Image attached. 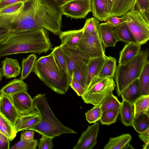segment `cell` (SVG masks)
Here are the masks:
<instances>
[{"instance_id": "49", "label": "cell", "mask_w": 149, "mask_h": 149, "mask_svg": "<svg viewBox=\"0 0 149 149\" xmlns=\"http://www.w3.org/2000/svg\"><path fill=\"white\" fill-rule=\"evenodd\" d=\"M34 136L33 131H26L24 132H22L21 134L20 140L25 141H31L33 139Z\"/></svg>"}, {"instance_id": "22", "label": "cell", "mask_w": 149, "mask_h": 149, "mask_svg": "<svg viewBox=\"0 0 149 149\" xmlns=\"http://www.w3.org/2000/svg\"><path fill=\"white\" fill-rule=\"evenodd\" d=\"M87 63L82 60H77L76 63L73 75L85 90L88 76Z\"/></svg>"}, {"instance_id": "54", "label": "cell", "mask_w": 149, "mask_h": 149, "mask_svg": "<svg viewBox=\"0 0 149 149\" xmlns=\"http://www.w3.org/2000/svg\"><path fill=\"white\" fill-rule=\"evenodd\" d=\"M3 75L2 69H0V81L2 80Z\"/></svg>"}, {"instance_id": "42", "label": "cell", "mask_w": 149, "mask_h": 149, "mask_svg": "<svg viewBox=\"0 0 149 149\" xmlns=\"http://www.w3.org/2000/svg\"><path fill=\"white\" fill-rule=\"evenodd\" d=\"M17 15H0V28L8 30L11 32H12V24Z\"/></svg>"}, {"instance_id": "1", "label": "cell", "mask_w": 149, "mask_h": 149, "mask_svg": "<svg viewBox=\"0 0 149 149\" xmlns=\"http://www.w3.org/2000/svg\"><path fill=\"white\" fill-rule=\"evenodd\" d=\"M58 0H33L19 13L12 24V32L44 28L59 36L62 16Z\"/></svg>"}, {"instance_id": "30", "label": "cell", "mask_w": 149, "mask_h": 149, "mask_svg": "<svg viewBox=\"0 0 149 149\" xmlns=\"http://www.w3.org/2000/svg\"><path fill=\"white\" fill-rule=\"evenodd\" d=\"M134 116L143 113L149 114V95H141L133 103Z\"/></svg>"}, {"instance_id": "9", "label": "cell", "mask_w": 149, "mask_h": 149, "mask_svg": "<svg viewBox=\"0 0 149 149\" xmlns=\"http://www.w3.org/2000/svg\"><path fill=\"white\" fill-rule=\"evenodd\" d=\"M60 8L62 15L67 17L84 18L91 12V0H65Z\"/></svg>"}, {"instance_id": "14", "label": "cell", "mask_w": 149, "mask_h": 149, "mask_svg": "<svg viewBox=\"0 0 149 149\" xmlns=\"http://www.w3.org/2000/svg\"><path fill=\"white\" fill-rule=\"evenodd\" d=\"M14 104L20 115L27 114L34 109L33 99L27 91L12 95Z\"/></svg>"}, {"instance_id": "34", "label": "cell", "mask_w": 149, "mask_h": 149, "mask_svg": "<svg viewBox=\"0 0 149 149\" xmlns=\"http://www.w3.org/2000/svg\"><path fill=\"white\" fill-rule=\"evenodd\" d=\"M0 133L6 136L10 141L15 138L17 133L10 123L0 113Z\"/></svg>"}, {"instance_id": "28", "label": "cell", "mask_w": 149, "mask_h": 149, "mask_svg": "<svg viewBox=\"0 0 149 149\" xmlns=\"http://www.w3.org/2000/svg\"><path fill=\"white\" fill-rule=\"evenodd\" d=\"M141 95H149V61L145 62L138 79Z\"/></svg>"}, {"instance_id": "51", "label": "cell", "mask_w": 149, "mask_h": 149, "mask_svg": "<svg viewBox=\"0 0 149 149\" xmlns=\"http://www.w3.org/2000/svg\"><path fill=\"white\" fill-rule=\"evenodd\" d=\"M10 33L8 30L0 28V43L7 38Z\"/></svg>"}, {"instance_id": "4", "label": "cell", "mask_w": 149, "mask_h": 149, "mask_svg": "<svg viewBox=\"0 0 149 149\" xmlns=\"http://www.w3.org/2000/svg\"><path fill=\"white\" fill-rule=\"evenodd\" d=\"M32 71L47 86L57 93L65 94L70 82L55 59L49 63L42 65L36 61Z\"/></svg>"}, {"instance_id": "40", "label": "cell", "mask_w": 149, "mask_h": 149, "mask_svg": "<svg viewBox=\"0 0 149 149\" xmlns=\"http://www.w3.org/2000/svg\"><path fill=\"white\" fill-rule=\"evenodd\" d=\"M102 112L100 106H95L85 113L86 120L90 124L96 122L100 119Z\"/></svg>"}, {"instance_id": "7", "label": "cell", "mask_w": 149, "mask_h": 149, "mask_svg": "<svg viewBox=\"0 0 149 149\" xmlns=\"http://www.w3.org/2000/svg\"><path fill=\"white\" fill-rule=\"evenodd\" d=\"M125 15L128 28L137 43L141 45L146 43L149 39V24L137 10H131Z\"/></svg>"}, {"instance_id": "21", "label": "cell", "mask_w": 149, "mask_h": 149, "mask_svg": "<svg viewBox=\"0 0 149 149\" xmlns=\"http://www.w3.org/2000/svg\"><path fill=\"white\" fill-rule=\"evenodd\" d=\"M28 85L23 80L14 79L10 81L0 90V93L13 95L18 93L27 91Z\"/></svg>"}, {"instance_id": "43", "label": "cell", "mask_w": 149, "mask_h": 149, "mask_svg": "<svg viewBox=\"0 0 149 149\" xmlns=\"http://www.w3.org/2000/svg\"><path fill=\"white\" fill-rule=\"evenodd\" d=\"M128 17L126 15L122 16L121 17H118L116 16H111L106 20L111 26L113 28L127 21Z\"/></svg>"}, {"instance_id": "13", "label": "cell", "mask_w": 149, "mask_h": 149, "mask_svg": "<svg viewBox=\"0 0 149 149\" xmlns=\"http://www.w3.org/2000/svg\"><path fill=\"white\" fill-rule=\"evenodd\" d=\"M59 46L66 59L72 78L77 61L79 59L82 60L88 63L90 58L81 52L77 47H70L61 44Z\"/></svg>"}, {"instance_id": "48", "label": "cell", "mask_w": 149, "mask_h": 149, "mask_svg": "<svg viewBox=\"0 0 149 149\" xmlns=\"http://www.w3.org/2000/svg\"><path fill=\"white\" fill-rule=\"evenodd\" d=\"M10 142L8 138L0 133V149H9Z\"/></svg>"}, {"instance_id": "2", "label": "cell", "mask_w": 149, "mask_h": 149, "mask_svg": "<svg viewBox=\"0 0 149 149\" xmlns=\"http://www.w3.org/2000/svg\"><path fill=\"white\" fill-rule=\"evenodd\" d=\"M52 46L49 31L45 29L12 32L0 43V57L19 53H33L40 54L52 50Z\"/></svg>"}, {"instance_id": "24", "label": "cell", "mask_w": 149, "mask_h": 149, "mask_svg": "<svg viewBox=\"0 0 149 149\" xmlns=\"http://www.w3.org/2000/svg\"><path fill=\"white\" fill-rule=\"evenodd\" d=\"M114 32L118 41L126 43H138L130 31L126 22L114 28Z\"/></svg>"}, {"instance_id": "17", "label": "cell", "mask_w": 149, "mask_h": 149, "mask_svg": "<svg viewBox=\"0 0 149 149\" xmlns=\"http://www.w3.org/2000/svg\"><path fill=\"white\" fill-rule=\"evenodd\" d=\"M83 28L77 30L62 31L59 35L61 45L70 47H76L83 35Z\"/></svg>"}, {"instance_id": "15", "label": "cell", "mask_w": 149, "mask_h": 149, "mask_svg": "<svg viewBox=\"0 0 149 149\" xmlns=\"http://www.w3.org/2000/svg\"><path fill=\"white\" fill-rule=\"evenodd\" d=\"M40 120V117L38 112L34 109L27 114L20 115L14 128L17 133L27 130L38 124Z\"/></svg>"}, {"instance_id": "35", "label": "cell", "mask_w": 149, "mask_h": 149, "mask_svg": "<svg viewBox=\"0 0 149 149\" xmlns=\"http://www.w3.org/2000/svg\"><path fill=\"white\" fill-rule=\"evenodd\" d=\"M120 108H116L102 112L100 119L102 125H109L115 123L120 113Z\"/></svg>"}, {"instance_id": "10", "label": "cell", "mask_w": 149, "mask_h": 149, "mask_svg": "<svg viewBox=\"0 0 149 149\" xmlns=\"http://www.w3.org/2000/svg\"><path fill=\"white\" fill-rule=\"evenodd\" d=\"M105 11L109 17H119L132 10L135 0H102Z\"/></svg>"}, {"instance_id": "45", "label": "cell", "mask_w": 149, "mask_h": 149, "mask_svg": "<svg viewBox=\"0 0 149 149\" xmlns=\"http://www.w3.org/2000/svg\"><path fill=\"white\" fill-rule=\"evenodd\" d=\"M69 86L75 92L77 95L81 96L84 93L85 89L76 80L73 75L71 78Z\"/></svg>"}, {"instance_id": "16", "label": "cell", "mask_w": 149, "mask_h": 149, "mask_svg": "<svg viewBox=\"0 0 149 149\" xmlns=\"http://www.w3.org/2000/svg\"><path fill=\"white\" fill-rule=\"evenodd\" d=\"M99 33L104 49L108 47H115L118 41L114 32V28L107 22L100 24Z\"/></svg>"}, {"instance_id": "41", "label": "cell", "mask_w": 149, "mask_h": 149, "mask_svg": "<svg viewBox=\"0 0 149 149\" xmlns=\"http://www.w3.org/2000/svg\"><path fill=\"white\" fill-rule=\"evenodd\" d=\"M38 145V141L36 139L25 141L20 140L16 143L13 145L10 149H36Z\"/></svg>"}, {"instance_id": "20", "label": "cell", "mask_w": 149, "mask_h": 149, "mask_svg": "<svg viewBox=\"0 0 149 149\" xmlns=\"http://www.w3.org/2000/svg\"><path fill=\"white\" fill-rule=\"evenodd\" d=\"M106 57L107 56H106L90 58L87 63L88 76L86 88L93 77L95 76H97L100 72Z\"/></svg>"}, {"instance_id": "46", "label": "cell", "mask_w": 149, "mask_h": 149, "mask_svg": "<svg viewBox=\"0 0 149 149\" xmlns=\"http://www.w3.org/2000/svg\"><path fill=\"white\" fill-rule=\"evenodd\" d=\"M33 0H0V9L10 4L23 2L24 3L32 2Z\"/></svg>"}, {"instance_id": "44", "label": "cell", "mask_w": 149, "mask_h": 149, "mask_svg": "<svg viewBox=\"0 0 149 149\" xmlns=\"http://www.w3.org/2000/svg\"><path fill=\"white\" fill-rule=\"evenodd\" d=\"M53 139L52 138L42 136L38 144V149H52L54 147Z\"/></svg>"}, {"instance_id": "25", "label": "cell", "mask_w": 149, "mask_h": 149, "mask_svg": "<svg viewBox=\"0 0 149 149\" xmlns=\"http://www.w3.org/2000/svg\"><path fill=\"white\" fill-rule=\"evenodd\" d=\"M133 104L127 101L123 100L120 108L121 120L125 126L128 127L132 125L134 117Z\"/></svg>"}, {"instance_id": "39", "label": "cell", "mask_w": 149, "mask_h": 149, "mask_svg": "<svg viewBox=\"0 0 149 149\" xmlns=\"http://www.w3.org/2000/svg\"><path fill=\"white\" fill-rule=\"evenodd\" d=\"M99 22L97 19L93 17L87 19L83 27L84 31L95 35H99Z\"/></svg>"}, {"instance_id": "33", "label": "cell", "mask_w": 149, "mask_h": 149, "mask_svg": "<svg viewBox=\"0 0 149 149\" xmlns=\"http://www.w3.org/2000/svg\"><path fill=\"white\" fill-rule=\"evenodd\" d=\"M132 126L139 133L145 131L149 128V114L143 113L134 116Z\"/></svg>"}, {"instance_id": "3", "label": "cell", "mask_w": 149, "mask_h": 149, "mask_svg": "<svg viewBox=\"0 0 149 149\" xmlns=\"http://www.w3.org/2000/svg\"><path fill=\"white\" fill-rule=\"evenodd\" d=\"M33 99L34 109L38 112L40 120L38 124L28 130L52 139L64 134H77L64 125L57 118L51 109L45 94H38Z\"/></svg>"}, {"instance_id": "6", "label": "cell", "mask_w": 149, "mask_h": 149, "mask_svg": "<svg viewBox=\"0 0 149 149\" xmlns=\"http://www.w3.org/2000/svg\"><path fill=\"white\" fill-rule=\"evenodd\" d=\"M116 87L113 78H101L94 76L81 97L84 103L100 106L105 99L113 94Z\"/></svg>"}, {"instance_id": "47", "label": "cell", "mask_w": 149, "mask_h": 149, "mask_svg": "<svg viewBox=\"0 0 149 149\" xmlns=\"http://www.w3.org/2000/svg\"><path fill=\"white\" fill-rule=\"evenodd\" d=\"M55 59L53 54L50 53L47 56L41 57L36 61L41 64L45 65L52 62Z\"/></svg>"}, {"instance_id": "8", "label": "cell", "mask_w": 149, "mask_h": 149, "mask_svg": "<svg viewBox=\"0 0 149 149\" xmlns=\"http://www.w3.org/2000/svg\"><path fill=\"white\" fill-rule=\"evenodd\" d=\"M77 47L90 58L106 56L105 49L102 45L99 35L84 31Z\"/></svg>"}, {"instance_id": "32", "label": "cell", "mask_w": 149, "mask_h": 149, "mask_svg": "<svg viewBox=\"0 0 149 149\" xmlns=\"http://www.w3.org/2000/svg\"><path fill=\"white\" fill-rule=\"evenodd\" d=\"M91 12L93 16L101 21L109 18L104 8L102 0H91Z\"/></svg>"}, {"instance_id": "11", "label": "cell", "mask_w": 149, "mask_h": 149, "mask_svg": "<svg viewBox=\"0 0 149 149\" xmlns=\"http://www.w3.org/2000/svg\"><path fill=\"white\" fill-rule=\"evenodd\" d=\"M93 123L83 132L73 149H92L96 144L100 125L98 121Z\"/></svg>"}, {"instance_id": "19", "label": "cell", "mask_w": 149, "mask_h": 149, "mask_svg": "<svg viewBox=\"0 0 149 149\" xmlns=\"http://www.w3.org/2000/svg\"><path fill=\"white\" fill-rule=\"evenodd\" d=\"M141 45L138 43H126L120 52L118 65H123L134 58L140 52Z\"/></svg>"}, {"instance_id": "5", "label": "cell", "mask_w": 149, "mask_h": 149, "mask_svg": "<svg viewBox=\"0 0 149 149\" xmlns=\"http://www.w3.org/2000/svg\"><path fill=\"white\" fill-rule=\"evenodd\" d=\"M149 57L148 49L140 51L127 63L116 66L114 77L117 94L120 96L124 89L138 79L143 66Z\"/></svg>"}, {"instance_id": "23", "label": "cell", "mask_w": 149, "mask_h": 149, "mask_svg": "<svg viewBox=\"0 0 149 149\" xmlns=\"http://www.w3.org/2000/svg\"><path fill=\"white\" fill-rule=\"evenodd\" d=\"M141 95L138 79L127 86L120 95L123 100H126L133 104Z\"/></svg>"}, {"instance_id": "29", "label": "cell", "mask_w": 149, "mask_h": 149, "mask_svg": "<svg viewBox=\"0 0 149 149\" xmlns=\"http://www.w3.org/2000/svg\"><path fill=\"white\" fill-rule=\"evenodd\" d=\"M51 53L53 54L59 67L65 73L70 82L71 76L66 59L60 47L58 46L54 47Z\"/></svg>"}, {"instance_id": "27", "label": "cell", "mask_w": 149, "mask_h": 149, "mask_svg": "<svg viewBox=\"0 0 149 149\" xmlns=\"http://www.w3.org/2000/svg\"><path fill=\"white\" fill-rule=\"evenodd\" d=\"M116 59L111 56H107L103 66L97 76L104 78L110 77L113 78L116 67Z\"/></svg>"}, {"instance_id": "52", "label": "cell", "mask_w": 149, "mask_h": 149, "mask_svg": "<svg viewBox=\"0 0 149 149\" xmlns=\"http://www.w3.org/2000/svg\"><path fill=\"white\" fill-rule=\"evenodd\" d=\"M143 148V149H149V142L144 143L142 146Z\"/></svg>"}, {"instance_id": "55", "label": "cell", "mask_w": 149, "mask_h": 149, "mask_svg": "<svg viewBox=\"0 0 149 149\" xmlns=\"http://www.w3.org/2000/svg\"></svg>"}, {"instance_id": "50", "label": "cell", "mask_w": 149, "mask_h": 149, "mask_svg": "<svg viewBox=\"0 0 149 149\" xmlns=\"http://www.w3.org/2000/svg\"><path fill=\"white\" fill-rule=\"evenodd\" d=\"M139 136L144 143L149 142V128L145 131L139 134Z\"/></svg>"}, {"instance_id": "37", "label": "cell", "mask_w": 149, "mask_h": 149, "mask_svg": "<svg viewBox=\"0 0 149 149\" xmlns=\"http://www.w3.org/2000/svg\"><path fill=\"white\" fill-rule=\"evenodd\" d=\"M139 11L149 24V0H135L132 10Z\"/></svg>"}, {"instance_id": "38", "label": "cell", "mask_w": 149, "mask_h": 149, "mask_svg": "<svg viewBox=\"0 0 149 149\" xmlns=\"http://www.w3.org/2000/svg\"><path fill=\"white\" fill-rule=\"evenodd\" d=\"M121 102L117 97L111 94L108 96L100 106L102 111L120 108Z\"/></svg>"}, {"instance_id": "36", "label": "cell", "mask_w": 149, "mask_h": 149, "mask_svg": "<svg viewBox=\"0 0 149 149\" xmlns=\"http://www.w3.org/2000/svg\"><path fill=\"white\" fill-rule=\"evenodd\" d=\"M23 2L10 4L0 9V15H17L21 12L25 7Z\"/></svg>"}, {"instance_id": "53", "label": "cell", "mask_w": 149, "mask_h": 149, "mask_svg": "<svg viewBox=\"0 0 149 149\" xmlns=\"http://www.w3.org/2000/svg\"><path fill=\"white\" fill-rule=\"evenodd\" d=\"M134 149V148L131 145L129 144H127V146H125V147L124 148V149Z\"/></svg>"}, {"instance_id": "12", "label": "cell", "mask_w": 149, "mask_h": 149, "mask_svg": "<svg viewBox=\"0 0 149 149\" xmlns=\"http://www.w3.org/2000/svg\"><path fill=\"white\" fill-rule=\"evenodd\" d=\"M0 113L14 128L20 114L14 104L12 95L0 93Z\"/></svg>"}, {"instance_id": "26", "label": "cell", "mask_w": 149, "mask_h": 149, "mask_svg": "<svg viewBox=\"0 0 149 149\" xmlns=\"http://www.w3.org/2000/svg\"><path fill=\"white\" fill-rule=\"evenodd\" d=\"M129 134H125L113 138H110L104 148V149H124L132 140Z\"/></svg>"}, {"instance_id": "18", "label": "cell", "mask_w": 149, "mask_h": 149, "mask_svg": "<svg viewBox=\"0 0 149 149\" xmlns=\"http://www.w3.org/2000/svg\"><path fill=\"white\" fill-rule=\"evenodd\" d=\"M2 65L3 75L6 78H15L21 73V67L17 59L6 57Z\"/></svg>"}, {"instance_id": "31", "label": "cell", "mask_w": 149, "mask_h": 149, "mask_svg": "<svg viewBox=\"0 0 149 149\" xmlns=\"http://www.w3.org/2000/svg\"><path fill=\"white\" fill-rule=\"evenodd\" d=\"M37 57L34 54H29L26 58H23L22 61V70L19 79L24 80L32 72Z\"/></svg>"}]
</instances>
